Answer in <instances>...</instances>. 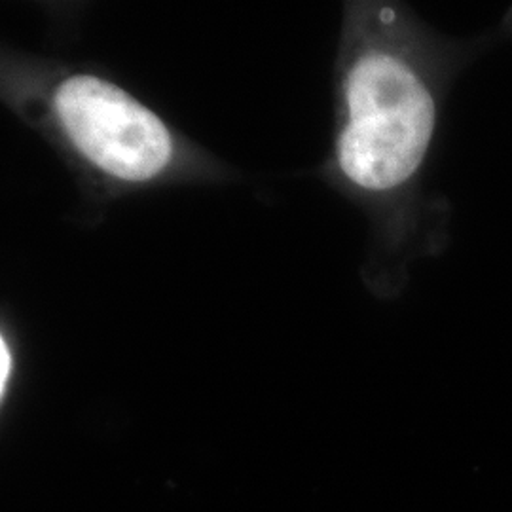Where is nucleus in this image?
Returning <instances> with one entry per match:
<instances>
[{
  "instance_id": "nucleus-2",
  "label": "nucleus",
  "mask_w": 512,
  "mask_h": 512,
  "mask_svg": "<svg viewBox=\"0 0 512 512\" xmlns=\"http://www.w3.org/2000/svg\"><path fill=\"white\" fill-rule=\"evenodd\" d=\"M55 110L78 150L116 179L148 181L171 162L173 141L162 120L101 78L65 80Z\"/></svg>"
},
{
  "instance_id": "nucleus-3",
  "label": "nucleus",
  "mask_w": 512,
  "mask_h": 512,
  "mask_svg": "<svg viewBox=\"0 0 512 512\" xmlns=\"http://www.w3.org/2000/svg\"><path fill=\"white\" fill-rule=\"evenodd\" d=\"M0 387H2V393H4V389H6V380H8V376H10V368H12V357H10V351H8V346H6V342H4V338H2V342H0Z\"/></svg>"
},
{
  "instance_id": "nucleus-1",
  "label": "nucleus",
  "mask_w": 512,
  "mask_h": 512,
  "mask_svg": "<svg viewBox=\"0 0 512 512\" xmlns=\"http://www.w3.org/2000/svg\"><path fill=\"white\" fill-rule=\"evenodd\" d=\"M346 122L336 160L349 183L387 194L410 183L427 158L437 126V93L401 52L370 46L344 80Z\"/></svg>"
}]
</instances>
